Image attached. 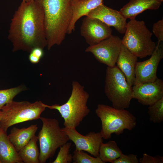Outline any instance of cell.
Here are the masks:
<instances>
[{"label":"cell","mask_w":163,"mask_h":163,"mask_svg":"<svg viewBox=\"0 0 163 163\" xmlns=\"http://www.w3.org/2000/svg\"><path fill=\"white\" fill-rule=\"evenodd\" d=\"M137 58L122 44L116 62L117 66L124 75L129 85L131 87L134 83Z\"/></svg>","instance_id":"9a60e30c"},{"label":"cell","mask_w":163,"mask_h":163,"mask_svg":"<svg viewBox=\"0 0 163 163\" xmlns=\"http://www.w3.org/2000/svg\"><path fill=\"white\" fill-rule=\"evenodd\" d=\"M104 0H74L72 20L67 34H71L75 30L76 22L81 17L86 16L88 13L103 3Z\"/></svg>","instance_id":"e0dca14e"},{"label":"cell","mask_w":163,"mask_h":163,"mask_svg":"<svg viewBox=\"0 0 163 163\" xmlns=\"http://www.w3.org/2000/svg\"><path fill=\"white\" fill-rule=\"evenodd\" d=\"M104 92L114 108L125 109L129 107L133 99L132 88L116 65L106 69Z\"/></svg>","instance_id":"52a82bcc"},{"label":"cell","mask_w":163,"mask_h":163,"mask_svg":"<svg viewBox=\"0 0 163 163\" xmlns=\"http://www.w3.org/2000/svg\"><path fill=\"white\" fill-rule=\"evenodd\" d=\"M0 161L1 163H23L9 139L6 132L0 127Z\"/></svg>","instance_id":"d6986e66"},{"label":"cell","mask_w":163,"mask_h":163,"mask_svg":"<svg viewBox=\"0 0 163 163\" xmlns=\"http://www.w3.org/2000/svg\"><path fill=\"white\" fill-rule=\"evenodd\" d=\"M40 119L43 125L37 136L40 147L39 159L40 163H45L69 140L57 119L41 117Z\"/></svg>","instance_id":"8992f818"},{"label":"cell","mask_w":163,"mask_h":163,"mask_svg":"<svg viewBox=\"0 0 163 163\" xmlns=\"http://www.w3.org/2000/svg\"><path fill=\"white\" fill-rule=\"evenodd\" d=\"M74 163H104L98 157H93L82 150L75 149L72 155Z\"/></svg>","instance_id":"cb8c5ba5"},{"label":"cell","mask_w":163,"mask_h":163,"mask_svg":"<svg viewBox=\"0 0 163 163\" xmlns=\"http://www.w3.org/2000/svg\"><path fill=\"white\" fill-rule=\"evenodd\" d=\"M122 44V39L111 35L97 44L89 46L85 51L92 53L100 63L113 67L116 65Z\"/></svg>","instance_id":"9c48e42d"},{"label":"cell","mask_w":163,"mask_h":163,"mask_svg":"<svg viewBox=\"0 0 163 163\" xmlns=\"http://www.w3.org/2000/svg\"><path fill=\"white\" fill-rule=\"evenodd\" d=\"M43 104L40 101L33 103L26 101H10L1 109L4 116L0 121V127L7 132L8 128L14 125L40 119L46 108Z\"/></svg>","instance_id":"ba28073f"},{"label":"cell","mask_w":163,"mask_h":163,"mask_svg":"<svg viewBox=\"0 0 163 163\" xmlns=\"http://www.w3.org/2000/svg\"><path fill=\"white\" fill-rule=\"evenodd\" d=\"M8 38L13 52L47 47L43 11L35 0L22 1L11 19Z\"/></svg>","instance_id":"6da1fadb"},{"label":"cell","mask_w":163,"mask_h":163,"mask_svg":"<svg viewBox=\"0 0 163 163\" xmlns=\"http://www.w3.org/2000/svg\"><path fill=\"white\" fill-rule=\"evenodd\" d=\"M122 43L137 58H143L151 55L156 47L151 39L152 33L143 21L130 19L127 23Z\"/></svg>","instance_id":"5b68a950"},{"label":"cell","mask_w":163,"mask_h":163,"mask_svg":"<svg viewBox=\"0 0 163 163\" xmlns=\"http://www.w3.org/2000/svg\"><path fill=\"white\" fill-rule=\"evenodd\" d=\"M139 160L137 155L133 154L128 155L123 153L119 158L116 159L113 163H139Z\"/></svg>","instance_id":"83f0119b"},{"label":"cell","mask_w":163,"mask_h":163,"mask_svg":"<svg viewBox=\"0 0 163 163\" xmlns=\"http://www.w3.org/2000/svg\"><path fill=\"white\" fill-rule=\"evenodd\" d=\"M122 154L116 142L114 140H110L105 143H102L99 149V157L104 163H113Z\"/></svg>","instance_id":"44dd1931"},{"label":"cell","mask_w":163,"mask_h":163,"mask_svg":"<svg viewBox=\"0 0 163 163\" xmlns=\"http://www.w3.org/2000/svg\"><path fill=\"white\" fill-rule=\"evenodd\" d=\"M139 162L140 163H163V157L158 155L153 157L144 153Z\"/></svg>","instance_id":"f1b7e54d"},{"label":"cell","mask_w":163,"mask_h":163,"mask_svg":"<svg viewBox=\"0 0 163 163\" xmlns=\"http://www.w3.org/2000/svg\"><path fill=\"white\" fill-rule=\"evenodd\" d=\"M161 1V2H162L163 1V0H159Z\"/></svg>","instance_id":"1f68e13d"},{"label":"cell","mask_w":163,"mask_h":163,"mask_svg":"<svg viewBox=\"0 0 163 163\" xmlns=\"http://www.w3.org/2000/svg\"><path fill=\"white\" fill-rule=\"evenodd\" d=\"M44 55L43 49L39 47L33 49L30 52L28 59L33 64H37L40 61Z\"/></svg>","instance_id":"484cf974"},{"label":"cell","mask_w":163,"mask_h":163,"mask_svg":"<svg viewBox=\"0 0 163 163\" xmlns=\"http://www.w3.org/2000/svg\"><path fill=\"white\" fill-rule=\"evenodd\" d=\"M86 16L100 20L108 26L113 27L120 34L125 33L126 19L119 11L108 7L103 3L91 11Z\"/></svg>","instance_id":"5bb4252c"},{"label":"cell","mask_w":163,"mask_h":163,"mask_svg":"<svg viewBox=\"0 0 163 163\" xmlns=\"http://www.w3.org/2000/svg\"><path fill=\"white\" fill-rule=\"evenodd\" d=\"M71 143L67 142L61 146L56 159L53 163H70L72 162V155L69 152Z\"/></svg>","instance_id":"d4e9b609"},{"label":"cell","mask_w":163,"mask_h":163,"mask_svg":"<svg viewBox=\"0 0 163 163\" xmlns=\"http://www.w3.org/2000/svg\"><path fill=\"white\" fill-rule=\"evenodd\" d=\"M148 109L151 121L156 123H160L163 121V97L149 105Z\"/></svg>","instance_id":"7402d4cb"},{"label":"cell","mask_w":163,"mask_h":163,"mask_svg":"<svg viewBox=\"0 0 163 163\" xmlns=\"http://www.w3.org/2000/svg\"><path fill=\"white\" fill-rule=\"evenodd\" d=\"M37 129V124L31 125L28 127L20 129L14 127L8 135V137L18 152L35 135Z\"/></svg>","instance_id":"ac0fdd59"},{"label":"cell","mask_w":163,"mask_h":163,"mask_svg":"<svg viewBox=\"0 0 163 163\" xmlns=\"http://www.w3.org/2000/svg\"><path fill=\"white\" fill-rule=\"evenodd\" d=\"M62 129L69 140L75 144V149L87 152L95 157H99V149L103 141L100 132H90L84 136L75 128L64 127Z\"/></svg>","instance_id":"8fae6325"},{"label":"cell","mask_w":163,"mask_h":163,"mask_svg":"<svg viewBox=\"0 0 163 163\" xmlns=\"http://www.w3.org/2000/svg\"><path fill=\"white\" fill-rule=\"evenodd\" d=\"M44 13L45 33L48 50L65 39L73 14L74 0H35Z\"/></svg>","instance_id":"7a4b0ae2"},{"label":"cell","mask_w":163,"mask_h":163,"mask_svg":"<svg viewBox=\"0 0 163 163\" xmlns=\"http://www.w3.org/2000/svg\"><path fill=\"white\" fill-rule=\"evenodd\" d=\"M152 31L158 40V44L163 41V18L153 24Z\"/></svg>","instance_id":"4316f807"},{"label":"cell","mask_w":163,"mask_h":163,"mask_svg":"<svg viewBox=\"0 0 163 163\" xmlns=\"http://www.w3.org/2000/svg\"><path fill=\"white\" fill-rule=\"evenodd\" d=\"M38 140V136L35 135L18 152L23 163H40L39 159L40 152L37 144Z\"/></svg>","instance_id":"ffe728a7"},{"label":"cell","mask_w":163,"mask_h":163,"mask_svg":"<svg viewBox=\"0 0 163 163\" xmlns=\"http://www.w3.org/2000/svg\"><path fill=\"white\" fill-rule=\"evenodd\" d=\"M72 86L71 95L66 103L61 105H43L46 108L59 112L64 119V127L76 128L90 113L87 105L89 95L78 82L73 81Z\"/></svg>","instance_id":"3957f363"},{"label":"cell","mask_w":163,"mask_h":163,"mask_svg":"<svg viewBox=\"0 0 163 163\" xmlns=\"http://www.w3.org/2000/svg\"><path fill=\"white\" fill-rule=\"evenodd\" d=\"M4 116V113L1 110H0V121L2 119Z\"/></svg>","instance_id":"f546056e"},{"label":"cell","mask_w":163,"mask_h":163,"mask_svg":"<svg viewBox=\"0 0 163 163\" xmlns=\"http://www.w3.org/2000/svg\"><path fill=\"white\" fill-rule=\"evenodd\" d=\"M95 113L101 120V128L100 131L103 139H110L111 135L122 133L125 129L132 130L136 124V117L125 109H117L113 107L100 104Z\"/></svg>","instance_id":"277c9868"},{"label":"cell","mask_w":163,"mask_h":163,"mask_svg":"<svg viewBox=\"0 0 163 163\" xmlns=\"http://www.w3.org/2000/svg\"><path fill=\"white\" fill-rule=\"evenodd\" d=\"M0 163H1V161H0Z\"/></svg>","instance_id":"d6a6232c"},{"label":"cell","mask_w":163,"mask_h":163,"mask_svg":"<svg viewBox=\"0 0 163 163\" xmlns=\"http://www.w3.org/2000/svg\"><path fill=\"white\" fill-rule=\"evenodd\" d=\"M23 86L0 90V110L21 92L25 90Z\"/></svg>","instance_id":"603a6c76"},{"label":"cell","mask_w":163,"mask_h":163,"mask_svg":"<svg viewBox=\"0 0 163 163\" xmlns=\"http://www.w3.org/2000/svg\"><path fill=\"white\" fill-rule=\"evenodd\" d=\"M162 2L159 0H130L119 11L126 19H135L138 15L146 10L158 9Z\"/></svg>","instance_id":"2e32d148"},{"label":"cell","mask_w":163,"mask_h":163,"mask_svg":"<svg viewBox=\"0 0 163 163\" xmlns=\"http://www.w3.org/2000/svg\"><path fill=\"white\" fill-rule=\"evenodd\" d=\"M112 32L110 27L98 19L88 16L83 19L80 27L81 35L89 46L96 45L108 38Z\"/></svg>","instance_id":"7c38bea8"},{"label":"cell","mask_w":163,"mask_h":163,"mask_svg":"<svg viewBox=\"0 0 163 163\" xmlns=\"http://www.w3.org/2000/svg\"><path fill=\"white\" fill-rule=\"evenodd\" d=\"M150 58L145 61L137 62L134 85L153 82L157 79L158 66L163 58V45L160 43L157 44Z\"/></svg>","instance_id":"30bf717a"},{"label":"cell","mask_w":163,"mask_h":163,"mask_svg":"<svg viewBox=\"0 0 163 163\" xmlns=\"http://www.w3.org/2000/svg\"><path fill=\"white\" fill-rule=\"evenodd\" d=\"M22 0V1H24L26 2H28L32 0Z\"/></svg>","instance_id":"4dcf8cb0"},{"label":"cell","mask_w":163,"mask_h":163,"mask_svg":"<svg viewBox=\"0 0 163 163\" xmlns=\"http://www.w3.org/2000/svg\"><path fill=\"white\" fill-rule=\"evenodd\" d=\"M133 98L142 104L150 105L163 97V81L157 79L153 82L134 85Z\"/></svg>","instance_id":"4fadbf2b"}]
</instances>
